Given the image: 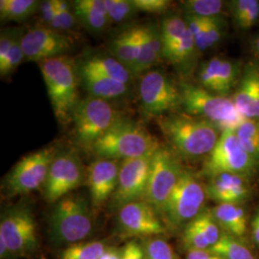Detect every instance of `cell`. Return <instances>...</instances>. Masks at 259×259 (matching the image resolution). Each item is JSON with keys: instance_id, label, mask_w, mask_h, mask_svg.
Instances as JSON below:
<instances>
[{"instance_id": "3957f363", "label": "cell", "mask_w": 259, "mask_h": 259, "mask_svg": "<svg viewBox=\"0 0 259 259\" xmlns=\"http://www.w3.org/2000/svg\"><path fill=\"white\" fill-rule=\"evenodd\" d=\"M56 118L62 124L71 121L79 99L77 64L68 56H59L38 63Z\"/></svg>"}, {"instance_id": "ee69618b", "label": "cell", "mask_w": 259, "mask_h": 259, "mask_svg": "<svg viewBox=\"0 0 259 259\" xmlns=\"http://www.w3.org/2000/svg\"><path fill=\"white\" fill-rule=\"evenodd\" d=\"M186 259H224L209 250H188Z\"/></svg>"}, {"instance_id": "e0dca14e", "label": "cell", "mask_w": 259, "mask_h": 259, "mask_svg": "<svg viewBox=\"0 0 259 259\" xmlns=\"http://www.w3.org/2000/svg\"><path fill=\"white\" fill-rule=\"evenodd\" d=\"M120 166L118 160L98 158L89 168L88 183L93 206H100L114 193Z\"/></svg>"}, {"instance_id": "ffe728a7", "label": "cell", "mask_w": 259, "mask_h": 259, "mask_svg": "<svg viewBox=\"0 0 259 259\" xmlns=\"http://www.w3.org/2000/svg\"><path fill=\"white\" fill-rule=\"evenodd\" d=\"M206 195L219 204H237L246 199L249 189L242 175L222 173L211 176Z\"/></svg>"}, {"instance_id": "5bb4252c", "label": "cell", "mask_w": 259, "mask_h": 259, "mask_svg": "<svg viewBox=\"0 0 259 259\" xmlns=\"http://www.w3.org/2000/svg\"><path fill=\"white\" fill-rule=\"evenodd\" d=\"M153 156L122 160L117 187L112 195L113 207L119 209L130 203L144 200Z\"/></svg>"}, {"instance_id": "9c48e42d", "label": "cell", "mask_w": 259, "mask_h": 259, "mask_svg": "<svg viewBox=\"0 0 259 259\" xmlns=\"http://www.w3.org/2000/svg\"><path fill=\"white\" fill-rule=\"evenodd\" d=\"M139 93L141 109L148 117L160 118L183 106L181 90L159 70H150L141 76Z\"/></svg>"}, {"instance_id": "83f0119b", "label": "cell", "mask_w": 259, "mask_h": 259, "mask_svg": "<svg viewBox=\"0 0 259 259\" xmlns=\"http://www.w3.org/2000/svg\"><path fill=\"white\" fill-rule=\"evenodd\" d=\"M37 0H1L0 18L3 21L22 22L38 12Z\"/></svg>"}, {"instance_id": "5b68a950", "label": "cell", "mask_w": 259, "mask_h": 259, "mask_svg": "<svg viewBox=\"0 0 259 259\" xmlns=\"http://www.w3.org/2000/svg\"><path fill=\"white\" fill-rule=\"evenodd\" d=\"M93 228L92 213L87 201L81 197L63 198L49 218L50 236L58 245L81 242L91 234Z\"/></svg>"}, {"instance_id": "7a4b0ae2", "label": "cell", "mask_w": 259, "mask_h": 259, "mask_svg": "<svg viewBox=\"0 0 259 259\" xmlns=\"http://www.w3.org/2000/svg\"><path fill=\"white\" fill-rule=\"evenodd\" d=\"M160 146L145 127L119 118L95 142L92 151L98 158L125 160L155 154Z\"/></svg>"}, {"instance_id": "ba28073f", "label": "cell", "mask_w": 259, "mask_h": 259, "mask_svg": "<svg viewBox=\"0 0 259 259\" xmlns=\"http://www.w3.org/2000/svg\"><path fill=\"white\" fill-rule=\"evenodd\" d=\"M205 197V188L197 178L188 171H183L161 216L172 228L188 224L201 213Z\"/></svg>"}, {"instance_id": "7bdbcfd3", "label": "cell", "mask_w": 259, "mask_h": 259, "mask_svg": "<svg viewBox=\"0 0 259 259\" xmlns=\"http://www.w3.org/2000/svg\"><path fill=\"white\" fill-rule=\"evenodd\" d=\"M122 259H144V249L135 241L129 242L122 250Z\"/></svg>"}, {"instance_id": "8fae6325", "label": "cell", "mask_w": 259, "mask_h": 259, "mask_svg": "<svg viewBox=\"0 0 259 259\" xmlns=\"http://www.w3.org/2000/svg\"><path fill=\"white\" fill-rule=\"evenodd\" d=\"M0 237L6 241L11 256H26L37 250V226L27 206L17 205L4 213L0 222Z\"/></svg>"}, {"instance_id": "4316f807", "label": "cell", "mask_w": 259, "mask_h": 259, "mask_svg": "<svg viewBox=\"0 0 259 259\" xmlns=\"http://www.w3.org/2000/svg\"><path fill=\"white\" fill-rule=\"evenodd\" d=\"M197 51L194 38L188 28L175 45L163 52V58L172 65L183 68L189 65Z\"/></svg>"}, {"instance_id": "c3c4849f", "label": "cell", "mask_w": 259, "mask_h": 259, "mask_svg": "<svg viewBox=\"0 0 259 259\" xmlns=\"http://www.w3.org/2000/svg\"><path fill=\"white\" fill-rule=\"evenodd\" d=\"M252 51L259 59V37L252 41Z\"/></svg>"}, {"instance_id": "7c38bea8", "label": "cell", "mask_w": 259, "mask_h": 259, "mask_svg": "<svg viewBox=\"0 0 259 259\" xmlns=\"http://www.w3.org/2000/svg\"><path fill=\"white\" fill-rule=\"evenodd\" d=\"M254 164V159L241 146L234 130L221 132L215 147L206 156L205 172L214 176L222 173L242 175L249 172Z\"/></svg>"}, {"instance_id": "2e32d148", "label": "cell", "mask_w": 259, "mask_h": 259, "mask_svg": "<svg viewBox=\"0 0 259 259\" xmlns=\"http://www.w3.org/2000/svg\"><path fill=\"white\" fill-rule=\"evenodd\" d=\"M117 222L121 232L131 236L158 235L165 232L156 210L144 201L122 206L118 210Z\"/></svg>"}, {"instance_id": "8d00e7d4", "label": "cell", "mask_w": 259, "mask_h": 259, "mask_svg": "<svg viewBox=\"0 0 259 259\" xmlns=\"http://www.w3.org/2000/svg\"><path fill=\"white\" fill-rule=\"evenodd\" d=\"M105 6L111 23L126 22L139 13L133 0H105Z\"/></svg>"}, {"instance_id": "7dc6e473", "label": "cell", "mask_w": 259, "mask_h": 259, "mask_svg": "<svg viewBox=\"0 0 259 259\" xmlns=\"http://www.w3.org/2000/svg\"><path fill=\"white\" fill-rule=\"evenodd\" d=\"M253 119L259 120V84L255 99H254V104H253Z\"/></svg>"}, {"instance_id": "4dcf8cb0", "label": "cell", "mask_w": 259, "mask_h": 259, "mask_svg": "<svg viewBox=\"0 0 259 259\" xmlns=\"http://www.w3.org/2000/svg\"><path fill=\"white\" fill-rule=\"evenodd\" d=\"M209 251L224 259H254L250 250L230 234L221 235Z\"/></svg>"}, {"instance_id": "484cf974", "label": "cell", "mask_w": 259, "mask_h": 259, "mask_svg": "<svg viewBox=\"0 0 259 259\" xmlns=\"http://www.w3.org/2000/svg\"><path fill=\"white\" fill-rule=\"evenodd\" d=\"M213 216L219 227L235 236H243L247 231L245 211L234 204H219L212 210Z\"/></svg>"}, {"instance_id": "f35d334b", "label": "cell", "mask_w": 259, "mask_h": 259, "mask_svg": "<svg viewBox=\"0 0 259 259\" xmlns=\"http://www.w3.org/2000/svg\"><path fill=\"white\" fill-rule=\"evenodd\" d=\"M143 249L144 259H179L173 248L160 238L147 241Z\"/></svg>"}, {"instance_id": "ac0fdd59", "label": "cell", "mask_w": 259, "mask_h": 259, "mask_svg": "<svg viewBox=\"0 0 259 259\" xmlns=\"http://www.w3.org/2000/svg\"><path fill=\"white\" fill-rule=\"evenodd\" d=\"M238 72V65L234 62L221 57H213L201 65L199 82L204 90L224 96L234 87Z\"/></svg>"}, {"instance_id": "b9f144b4", "label": "cell", "mask_w": 259, "mask_h": 259, "mask_svg": "<svg viewBox=\"0 0 259 259\" xmlns=\"http://www.w3.org/2000/svg\"><path fill=\"white\" fill-rule=\"evenodd\" d=\"M39 18L42 26L49 27L56 14V0H47L40 2L39 5Z\"/></svg>"}, {"instance_id": "7402d4cb", "label": "cell", "mask_w": 259, "mask_h": 259, "mask_svg": "<svg viewBox=\"0 0 259 259\" xmlns=\"http://www.w3.org/2000/svg\"><path fill=\"white\" fill-rule=\"evenodd\" d=\"M72 7L78 21L90 32L101 33L111 23L105 0H76Z\"/></svg>"}, {"instance_id": "74e56055", "label": "cell", "mask_w": 259, "mask_h": 259, "mask_svg": "<svg viewBox=\"0 0 259 259\" xmlns=\"http://www.w3.org/2000/svg\"><path fill=\"white\" fill-rule=\"evenodd\" d=\"M190 223L204 236V239L209 244L210 248L220 239L221 235L219 225L216 222L211 211L200 213L192 221H190Z\"/></svg>"}, {"instance_id": "277c9868", "label": "cell", "mask_w": 259, "mask_h": 259, "mask_svg": "<svg viewBox=\"0 0 259 259\" xmlns=\"http://www.w3.org/2000/svg\"><path fill=\"white\" fill-rule=\"evenodd\" d=\"M183 107L192 116L212 123L221 132L235 130L245 119L233 99L214 94L202 87L185 83L181 85Z\"/></svg>"}, {"instance_id": "30bf717a", "label": "cell", "mask_w": 259, "mask_h": 259, "mask_svg": "<svg viewBox=\"0 0 259 259\" xmlns=\"http://www.w3.org/2000/svg\"><path fill=\"white\" fill-rule=\"evenodd\" d=\"M56 155L55 148L47 147L22 157L5 179L8 194H29L45 185Z\"/></svg>"}, {"instance_id": "f6af8a7d", "label": "cell", "mask_w": 259, "mask_h": 259, "mask_svg": "<svg viewBox=\"0 0 259 259\" xmlns=\"http://www.w3.org/2000/svg\"><path fill=\"white\" fill-rule=\"evenodd\" d=\"M99 259H122V250L116 248H108Z\"/></svg>"}, {"instance_id": "e575fe53", "label": "cell", "mask_w": 259, "mask_h": 259, "mask_svg": "<svg viewBox=\"0 0 259 259\" xmlns=\"http://www.w3.org/2000/svg\"><path fill=\"white\" fill-rule=\"evenodd\" d=\"M78 19L75 16L73 7L64 0H56V14L49 27L60 33L72 32L77 25Z\"/></svg>"}, {"instance_id": "cb8c5ba5", "label": "cell", "mask_w": 259, "mask_h": 259, "mask_svg": "<svg viewBox=\"0 0 259 259\" xmlns=\"http://www.w3.org/2000/svg\"><path fill=\"white\" fill-rule=\"evenodd\" d=\"M258 84V69L248 65L233 98L237 111L245 119H253V104Z\"/></svg>"}, {"instance_id": "d6986e66", "label": "cell", "mask_w": 259, "mask_h": 259, "mask_svg": "<svg viewBox=\"0 0 259 259\" xmlns=\"http://www.w3.org/2000/svg\"><path fill=\"white\" fill-rule=\"evenodd\" d=\"M136 26L138 61L135 75H142L150 71L163 58V47L159 27L154 24Z\"/></svg>"}, {"instance_id": "f1b7e54d", "label": "cell", "mask_w": 259, "mask_h": 259, "mask_svg": "<svg viewBox=\"0 0 259 259\" xmlns=\"http://www.w3.org/2000/svg\"><path fill=\"white\" fill-rule=\"evenodd\" d=\"M232 19L241 30L252 27L259 19V1L257 0H234L229 4Z\"/></svg>"}, {"instance_id": "836d02e7", "label": "cell", "mask_w": 259, "mask_h": 259, "mask_svg": "<svg viewBox=\"0 0 259 259\" xmlns=\"http://www.w3.org/2000/svg\"><path fill=\"white\" fill-rule=\"evenodd\" d=\"M180 5L185 15L199 18L220 17L224 8L221 0H185Z\"/></svg>"}, {"instance_id": "ab89813d", "label": "cell", "mask_w": 259, "mask_h": 259, "mask_svg": "<svg viewBox=\"0 0 259 259\" xmlns=\"http://www.w3.org/2000/svg\"><path fill=\"white\" fill-rule=\"evenodd\" d=\"M205 19V39L207 49L217 46L222 39L225 31L226 23L221 17L204 18Z\"/></svg>"}, {"instance_id": "6da1fadb", "label": "cell", "mask_w": 259, "mask_h": 259, "mask_svg": "<svg viewBox=\"0 0 259 259\" xmlns=\"http://www.w3.org/2000/svg\"><path fill=\"white\" fill-rule=\"evenodd\" d=\"M158 125L172 150L185 158L207 156L221 136L212 123L192 115H164L158 118Z\"/></svg>"}, {"instance_id": "9a60e30c", "label": "cell", "mask_w": 259, "mask_h": 259, "mask_svg": "<svg viewBox=\"0 0 259 259\" xmlns=\"http://www.w3.org/2000/svg\"><path fill=\"white\" fill-rule=\"evenodd\" d=\"M73 45L68 35L42 25L29 29L22 37L25 60L37 63L65 55L72 50Z\"/></svg>"}, {"instance_id": "52a82bcc", "label": "cell", "mask_w": 259, "mask_h": 259, "mask_svg": "<svg viewBox=\"0 0 259 259\" xmlns=\"http://www.w3.org/2000/svg\"><path fill=\"white\" fill-rule=\"evenodd\" d=\"M183 173L178 155L168 147L160 146L154 154L150 169L144 202L157 214L162 215L167 201Z\"/></svg>"}, {"instance_id": "bcb514c9", "label": "cell", "mask_w": 259, "mask_h": 259, "mask_svg": "<svg viewBox=\"0 0 259 259\" xmlns=\"http://www.w3.org/2000/svg\"><path fill=\"white\" fill-rule=\"evenodd\" d=\"M252 233H253L254 240L259 245V212L255 216L253 223H252Z\"/></svg>"}, {"instance_id": "603a6c76", "label": "cell", "mask_w": 259, "mask_h": 259, "mask_svg": "<svg viewBox=\"0 0 259 259\" xmlns=\"http://www.w3.org/2000/svg\"><path fill=\"white\" fill-rule=\"evenodd\" d=\"M78 73L84 90L91 94V96L99 99L106 101L117 99L125 95L129 90L127 83L116 80L79 70Z\"/></svg>"}, {"instance_id": "f546056e", "label": "cell", "mask_w": 259, "mask_h": 259, "mask_svg": "<svg viewBox=\"0 0 259 259\" xmlns=\"http://www.w3.org/2000/svg\"><path fill=\"white\" fill-rule=\"evenodd\" d=\"M241 146L255 160L259 158V120L244 119L234 130Z\"/></svg>"}, {"instance_id": "1f68e13d", "label": "cell", "mask_w": 259, "mask_h": 259, "mask_svg": "<svg viewBox=\"0 0 259 259\" xmlns=\"http://www.w3.org/2000/svg\"><path fill=\"white\" fill-rule=\"evenodd\" d=\"M188 29L185 19L177 15L167 16L161 20L159 30L161 41L163 47V52L169 49L185 34Z\"/></svg>"}, {"instance_id": "d6a6232c", "label": "cell", "mask_w": 259, "mask_h": 259, "mask_svg": "<svg viewBox=\"0 0 259 259\" xmlns=\"http://www.w3.org/2000/svg\"><path fill=\"white\" fill-rule=\"evenodd\" d=\"M107 249L102 241L78 242L69 245L63 251L61 259H99Z\"/></svg>"}, {"instance_id": "44dd1931", "label": "cell", "mask_w": 259, "mask_h": 259, "mask_svg": "<svg viewBox=\"0 0 259 259\" xmlns=\"http://www.w3.org/2000/svg\"><path fill=\"white\" fill-rule=\"evenodd\" d=\"M79 71L99 75L124 83H130L133 72L111 55H94L77 64Z\"/></svg>"}, {"instance_id": "8992f818", "label": "cell", "mask_w": 259, "mask_h": 259, "mask_svg": "<svg viewBox=\"0 0 259 259\" xmlns=\"http://www.w3.org/2000/svg\"><path fill=\"white\" fill-rule=\"evenodd\" d=\"M119 118L109 101L93 96L80 100L71 114L76 143L92 150L95 142Z\"/></svg>"}, {"instance_id": "d590c367", "label": "cell", "mask_w": 259, "mask_h": 259, "mask_svg": "<svg viewBox=\"0 0 259 259\" xmlns=\"http://www.w3.org/2000/svg\"><path fill=\"white\" fill-rule=\"evenodd\" d=\"M23 31L19 29V32L14 39L8 55L0 62V75L1 78H6L13 74L19 67L20 64L25 60V56L22 48V37Z\"/></svg>"}, {"instance_id": "60d3db41", "label": "cell", "mask_w": 259, "mask_h": 259, "mask_svg": "<svg viewBox=\"0 0 259 259\" xmlns=\"http://www.w3.org/2000/svg\"><path fill=\"white\" fill-rule=\"evenodd\" d=\"M133 3L139 12L154 15L166 13L172 6L169 0H133Z\"/></svg>"}, {"instance_id": "d4e9b609", "label": "cell", "mask_w": 259, "mask_h": 259, "mask_svg": "<svg viewBox=\"0 0 259 259\" xmlns=\"http://www.w3.org/2000/svg\"><path fill=\"white\" fill-rule=\"evenodd\" d=\"M111 55L128 67L135 74L138 61V38L137 26L128 28L121 32L109 45Z\"/></svg>"}, {"instance_id": "4fadbf2b", "label": "cell", "mask_w": 259, "mask_h": 259, "mask_svg": "<svg viewBox=\"0 0 259 259\" xmlns=\"http://www.w3.org/2000/svg\"><path fill=\"white\" fill-rule=\"evenodd\" d=\"M84 178L82 161L74 151L56 155L45 183V198L55 203L82 185Z\"/></svg>"}]
</instances>
